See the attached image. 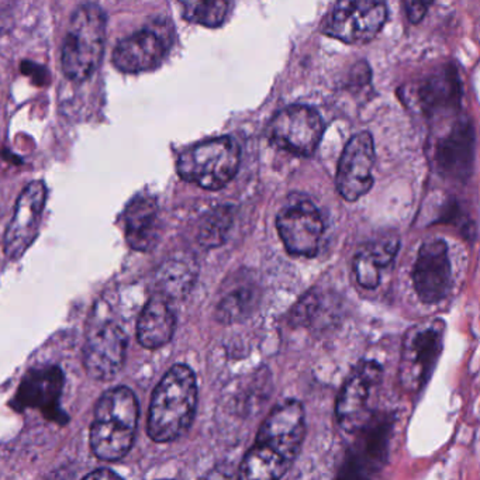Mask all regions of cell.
Segmentation results:
<instances>
[{
    "mask_svg": "<svg viewBox=\"0 0 480 480\" xmlns=\"http://www.w3.org/2000/svg\"><path fill=\"white\" fill-rule=\"evenodd\" d=\"M195 267L183 260H169L158 272V284L161 292L169 298H180L190 291L195 280Z\"/></svg>",
    "mask_w": 480,
    "mask_h": 480,
    "instance_id": "23",
    "label": "cell"
},
{
    "mask_svg": "<svg viewBox=\"0 0 480 480\" xmlns=\"http://www.w3.org/2000/svg\"><path fill=\"white\" fill-rule=\"evenodd\" d=\"M390 427L386 417H377L375 414L371 423L357 432L359 437L351 450L341 476L365 477L379 470L386 462Z\"/></svg>",
    "mask_w": 480,
    "mask_h": 480,
    "instance_id": "16",
    "label": "cell"
},
{
    "mask_svg": "<svg viewBox=\"0 0 480 480\" xmlns=\"http://www.w3.org/2000/svg\"><path fill=\"white\" fill-rule=\"evenodd\" d=\"M324 132L320 114L303 105L280 110L269 124V138L282 149L309 156L322 141Z\"/></svg>",
    "mask_w": 480,
    "mask_h": 480,
    "instance_id": "10",
    "label": "cell"
},
{
    "mask_svg": "<svg viewBox=\"0 0 480 480\" xmlns=\"http://www.w3.org/2000/svg\"><path fill=\"white\" fill-rule=\"evenodd\" d=\"M434 2L435 0H404V8L408 20L413 24L420 23L426 17L428 9Z\"/></svg>",
    "mask_w": 480,
    "mask_h": 480,
    "instance_id": "27",
    "label": "cell"
},
{
    "mask_svg": "<svg viewBox=\"0 0 480 480\" xmlns=\"http://www.w3.org/2000/svg\"><path fill=\"white\" fill-rule=\"evenodd\" d=\"M186 20L205 27H218L226 20L231 0H178Z\"/></svg>",
    "mask_w": 480,
    "mask_h": 480,
    "instance_id": "24",
    "label": "cell"
},
{
    "mask_svg": "<svg viewBox=\"0 0 480 480\" xmlns=\"http://www.w3.org/2000/svg\"><path fill=\"white\" fill-rule=\"evenodd\" d=\"M474 132L469 121H459L435 145L434 164L438 174L454 182H466L473 169Z\"/></svg>",
    "mask_w": 480,
    "mask_h": 480,
    "instance_id": "17",
    "label": "cell"
},
{
    "mask_svg": "<svg viewBox=\"0 0 480 480\" xmlns=\"http://www.w3.org/2000/svg\"><path fill=\"white\" fill-rule=\"evenodd\" d=\"M400 238L396 233H383L364 244L354 258V273L364 289H376L382 272L396 258Z\"/></svg>",
    "mask_w": 480,
    "mask_h": 480,
    "instance_id": "20",
    "label": "cell"
},
{
    "mask_svg": "<svg viewBox=\"0 0 480 480\" xmlns=\"http://www.w3.org/2000/svg\"><path fill=\"white\" fill-rule=\"evenodd\" d=\"M125 240L130 247L140 252L151 251L161 234L158 216V203L155 198L137 196L124 211Z\"/></svg>",
    "mask_w": 480,
    "mask_h": 480,
    "instance_id": "21",
    "label": "cell"
},
{
    "mask_svg": "<svg viewBox=\"0 0 480 480\" xmlns=\"http://www.w3.org/2000/svg\"><path fill=\"white\" fill-rule=\"evenodd\" d=\"M241 161V149L236 140L220 137L200 143L183 151L178 158V174L203 189L218 190L233 180Z\"/></svg>",
    "mask_w": 480,
    "mask_h": 480,
    "instance_id": "5",
    "label": "cell"
},
{
    "mask_svg": "<svg viewBox=\"0 0 480 480\" xmlns=\"http://www.w3.org/2000/svg\"><path fill=\"white\" fill-rule=\"evenodd\" d=\"M233 226V210L221 206L211 210L202 221L199 229V242L205 248H216L224 244Z\"/></svg>",
    "mask_w": 480,
    "mask_h": 480,
    "instance_id": "25",
    "label": "cell"
},
{
    "mask_svg": "<svg viewBox=\"0 0 480 480\" xmlns=\"http://www.w3.org/2000/svg\"><path fill=\"white\" fill-rule=\"evenodd\" d=\"M85 477L86 479H113V477H118V474L109 470V469H98V470L86 474Z\"/></svg>",
    "mask_w": 480,
    "mask_h": 480,
    "instance_id": "28",
    "label": "cell"
},
{
    "mask_svg": "<svg viewBox=\"0 0 480 480\" xmlns=\"http://www.w3.org/2000/svg\"><path fill=\"white\" fill-rule=\"evenodd\" d=\"M106 17L96 5L81 6L71 17L62 45V71L71 81H85L99 68L105 51Z\"/></svg>",
    "mask_w": 480,
    "mask_h": 480,
    "instance_id": "4",
    "label": "cell"
},
{
    "mask_svg": "<svg viewBox=\"0 0 480 480\" xmlns=\"http://www.w3.org/2000/svg\"><path fill=\"white\" fill-rule=\"evenodd\" d=\"M461 93L458 71L454 67H442L421 82L417 101L427 117H439L459 109Z\"/></svg>",
    "mask_w": 480,
    "mask_h": 480,
    "instance_id": "19",
    "label": "cell"
},
{
    "mask_svg": "<svg viewBox=\"0 0 480 480\" xmlns=\"http://www.w3.org/2000/svg\"><path fill=\"white\" fill-rule=\"evenodd\" d=\"M45 202L47 189L41 180L30 182L20 194L3 241V251L9 260L21 258L37 238Z\"/></svg>",
    "mask_w": 480,
    "mask_h": 480,
    "instance_id": "11",
    "label": "cell"
},
{
    "mask_svg": "<svg viewBox=\"0 0 480 480\" xmlns=\"http://www.w3.org/2000/svg\"><path fill=\"white\" fill-rule=\"evenodd\" d=\"M382 379V366L376 361H362L344 383L335 406L338 424L351 434L361 431L375 417L371 399Z\"/></svg>",
    "mask_w": 480,
    "mask_h": 480,
    "instance_id": "7",
    "label": "cell"
},
{
    "mask_svg": "<svg viewBox=\"0 0 480 480\" xmlns=\"http://www.w3.org/2000/svg\"><path fill=\"white\" fill-rule=\"evenodd\" d=\"M168 52V43L155 30L143 28L121 40L114 52V67L125 74H138L161 65Z\"/></svg>",
    "mask_w": 480,
    "mask_h": 480,
    "instance_id": "18",
    "label": "cell"
},
{
    "mask_svg": "<svg viewBox=\"0 0 480 480\" xmlns=\"http://www.w3.org/2000/svg\"><path fill=\"white\" fill-rule=\"evenodd\" d=\"M388 20L385 0H340L326 33L346 44H364L377 36Z\"/></svg>",
    "mask_w": 480,
    "mask_h": 480,
    "instance_id": "8",
    "label": "cell"
},
{
    "mask_svg": "<svg viewBox=\"0 0 480 480\" xmlns=\"http://www.w3.org/2000/svg\"><path fill=\"white\" fill-rule=\"evenodd\" d=\"M127 335L113 323L93 331L83 346V366L89 377L110 380L118 375L125 361Z\"/></svg>",
    "mask_w": 480,
    "mask_h": 480,
    "instance_id": "15",
    "label": "cell"
},
{
    "mask_svg": "<svg viewBox=\"0 0 480 480\" xmlns=\"http://www.w3.org/2000/svg\"><path fill=\"white\" fill-rule=\"evenodd\" d=\"M198 382L189 366L175 365L158 383L149 404L147 431L152 441L168 444L183 437L195 419Z\"/></svg>",
    "mask_w": 480,
    "mask_h": 480,
    "instance_id": "2",
    "label": "cell"
},
{
    "mask_svg": "<svg viewBox=\"0 0 480 480\" xmlns=\"http://www.w3.org/2000/svg\"><path fill=\"white\" fill-rule=\"evenodd\" d=\"M251 292L247 287H241L238 291L231 292L227 298H224L222 302L218 304L217 309V317L221 322H236L240 318V315H245L251 300Z\"/></svg>",
    "mask_w": 480,
    "mask_h": 480,
    "instance_id": "26",
    "label": "cell"
},
{
    "mask_svg": "<svg viewBox=\"0 0 480 480\" xmlns=\"http://www.w3.org/2000/svg\"><path fill=\"white\" fill-rule=\"evenodd\" d=\"M452 267L445 241L432 238L420 249L413 269V284L417 296L427 304L442 302L451 291Z\"/></svg>",
    "mask_w": 480,
    "mask_h": 480,
    "instance_id": "12",
    "label": "cell"
},
{
    "mask_svg": "<svg viewBox=\"0 0 480 480\" xmlns=\"http://www.w3.org/2000/svg\"><path fill=\"white\" fill-rule=\"evenodd\" d=\"M375 147L369 133H359L345 145L337 171L340 195L355 202L366 195L373 185Z\"/></svg>",
    "mask_w": 480,
    "mask_h": 480,
    "instance_id": "14",
    "label": "cell"
},
{
    "mask_svg": "<svg viewBox=\"0 0 480 480\" xmlns=\"http://www.w3.org/2000/svg\"><path fill=\"white\" fill-rule=\"evenodd\" d=\"M63 383L65 379L58 366L30 369L20 383L12 406L19 411L34 408L52 421L65 423L67 415L59 408Z\"/></svg>",
    "mask_w": 480,
    "mask_h": 480,
    "instance_id": "13",
    "label": "cell"
},
{
    "mask_svg": "<svg viewBox=\"0 0 480 480\" xmlns=\"http://www.w3.org/2000/svg\"><path fill=\"white\" fill-rule=\"evenodd\" d=\"M276 229L287 252L296 257L311 258L322 244L324 221L310 200L299 199L279 211Z\"/></svg>",
    "mask_w": 480,
    "mask_h": 480,
    "instance_id": "9",
    "label": "cell"
},
{
    "mask_svg": "<svg viewBox=\"0 0 480 480\" xmlns=\"http://www.w3.org/2000/svg\"><path fill=\"white\" fill-rule=\"evenodd\" d=\"M140 407L136 395L125 386L106 390L94 407L90 424V448L102 461L116 462L130 452L134 444Z\"/></svg>",
    "mask_w": 480,
    "mask_h": 480,
    "instance_id": "3",
    "label": "cell"
},
{
    "mask_svg": "<svg viewBox=\"0 0 480 480\" xmlns=\"http://www.w3.org/2000/svg\"><path fill=\"white\" fill-rule=\"evenodd\" d=\"M176 328V317L167 300L152 298L144 306L137 323V338L148 349L167 345Z\"/></svg>",
    "mask_w": 480,
    "mask_h": 480,
    "instance_id": "22",
    "label": "cell"
},
{
    "mask_svg": "<svg viewBox=\"0 0 480 480\" xmlns=\"http://www.w3.org/2000/svg\"><path fill=\"white\" fill-rule=\"evenodd\" d=\"M446 326L439 318L413 326L403 341L399 380L404 390L420 392L430 380L444 348Z\"/></svg>",
    "mask_w": 480,
    "mask_h": 480,
    "instance_id": "6",
    "label": "cell"
},
{
    "mask_svg": "<svg viewBox=\"0 0 480 480\" xmlns=\"http://www.w3.org/2000/svg\"><path fill=\"white\" fill-rule=\"evenodd\" d=\"M306 434L304 408L284 400L264 420L255 442L240 465V479H280L296 461Z\"/></svg>",
    "mask_w": 480,
    "mask_h": 480,
    "instance_id": "1",
    "label": "cell"
}]
</instances>
